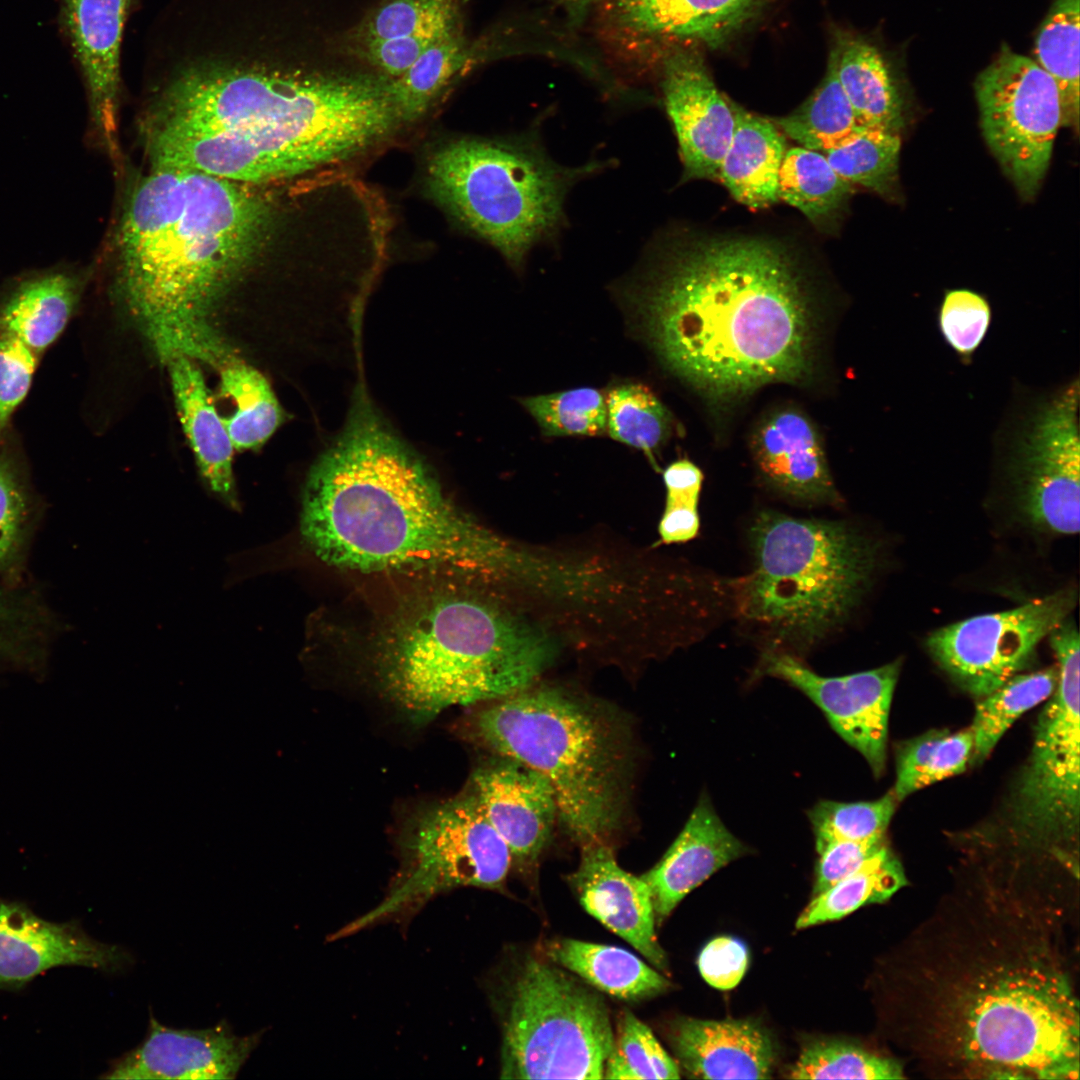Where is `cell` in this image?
<instances>
[{
	"label": "cell",
	"mask_w": 1080,
	"mask_h": 1080,
	"mask_svg": "<svg viewBox=\"0 0 1080 1080\" xmlns=\"http://www.w3.org/2000/svg\"><path fill=\"white\" fill-rule=\"evenodd\" d=\"M1068 899L990 883L942 896L888 962L897 1050L938 1078L1077 1079Z\"/></svg>",
	"instance_id": "1"
},
{
	"label": "cell",
	"mask_w": 1080,
	"mask_h": 1080,
	"mask_svg": "<svg viewBox=\"0 0 1080 1080\" xmlns=\"http://www.w3.org/2000/svg\"><path fill=\"white\" fill-rule=\"evenodd\" d=\"M148 120L152 166L258 185L365 151L401 122L389 79L308 65L263 4L231 0L190 21Z\"/></svg>",
	"instance_id": "2"
},
{
	"label": "cell",
	"mask_w": 1080,
	"mask_h": 1080,
	"mask_svg": "<svg viewBox=\"0 0 1080 1080\" xmlns=\"http://www.w3.org/2000/svg\"><path fill=\"white\" fill-rule=\"evenodd\" d=\"M622 297L674 375L718 402L814 368L817 309L798 261L759 237H677L661 244Z\"/></svg>",
	"instance_id": "3"
},
{
	"label": "cell",
	"mask_w": 1080,
	"mask_h": 1080,
	"mask_svg": "<svg viewBox=\"0 0 1080 1080\" xmlns=\"http://www.w3.org/2000/svg\"><path fill=\"white\" fill-rule=\"evenodd\" d=\"M301 531L321 560L351 570L491 579L512 568L511 551L449 501L362 386L309 472Z\"/></svg>",
	"instance_id": "4"
},
{
	"label": "cell",
	"mask_w": 1080,
	"mask_h": 1080,
	"mask_svg": "<svg viewBox=\"0 0 1080 1080\" xmlns=\"http://www.w3.org/2000/svg\"><path fill=\"white\" fill-rule=\"evenodd\" d=\"M255 185L198 170L152 166L124 208L118 283L162 359L198 358L217 339L210 309L260 253L273 224Z\"/></svg>",
	"instance_id": "5"
},
{
	"label": "cell",
	"mask_w": 1080,
	"mask_h": 1080,
	"mask_svg": "<svg viewBox=\"0 0 1080 1080\" xmlns=\"http://www.w3.org/2000/svg\"><path fill=\"white\" fill-rule=\"evenodd\" d=\"M485 703L464 720V736L542 776L558 818L580 846L608 842L622 824L631 776L624 719L556 688H527Z\"/></svg>",
	"instance_id": "6"
},
{
	"label": "cell",
	"mask_w": 1080,
	"mask_h": 1080,
	"mask_svg": "<svg viewBox=\"0 0 1080 1080\" xmlns=\"http://www.w3.org/2000/svg\"><path fill=\"white\" fill-rule=\"evenodd\" d=\"M547 634L489 603L441 597L404 618L384 641L377 673L384 695L414 724L458 705L527 688L552 663Z\"/></svg>",
	"instance_id": "7"
},
{
	"label": "cell",
	"mask_w": 1080,
	"mask_h": 1080,
	"mask_svg": "<svg viewBox=\"0 0 1080 1080\" xmlns=\"http://www.w3.org/2000/svg\"><path fill=\"white\" fill-rule=\"evenodd\" d=\"M754 556L736 583L741 618L773 646L806 650L838 628L874 570V545L840 521L765 510L749 529Z\"/></svg>",
	"instance_id": "8"
},
{
	"label": "cell",
	"mask_w": 1080,
	"mask_h": 1080,
	"mask_svg": "<svg viewBox=\"0 0 1080 1080\" xmlns=\"http://www.w3.org/2000/svg\"><path fill=\"white\" fill-rule=\"evenodd\" d=\"M600 166H561L521 139H461L433 154L428 179L462 224L520 268L537 243L559 231L570 188Z\"/></svg>",
	"instance_id": "9"
},
{
	"label": "cell",
	"mask_w": 1080,
	"mask_h": 1080,
	"mask_svg": "<svg viewBox=\"0 0 1080 1080\" xmlns=\"http://www.w3.org/2000/svg\"><path fill=\"white\" fill-rule=\"evenodd\" d=\"M502 1034L504 1079H604L614 1043L600 995L533 957L510 985Z\"/></svg>",
	"instance_id": "10"
},
{
	"label": "cell",
	"mask_w": 1080,
	"mask_h": 1080,
	"mask_svg": "<svg viewBox=\"0 0 1080 1080\" xmlns=\"http://www.w3.org/2000/svg\"><path fill=\"white\" fill-rule=\"evenodd\" d=\"M399 840L400 869L386 896L332 935L333 939L406 919L435 896L455 888L499 889L513 863L506 843L465 790L418 808Z\"/></svg>",
	"instance_id": "11"
},
{
	"label": "cell",
	"mask_w": 1080,
	"mask_h": 1080,
	"mask_svg": "<svg viewBox=\"0 0 1080 1080\" xmlns=\"http://www.w3.org/2000/svg\"><path fill=\"white\" fill-rule=\"evenodd\" d=\"M1079 394L1078 375L1048 388L1017 384L992 441L1024 515L1065 535L1080 525Z\"/></svg>",
	"instance_id": "12"
},
{
	"label": "cell",
	"mask_w": 1080,
	"mask_h": 1080,
	"mask_svg": "<svg viewBox=\"0 0 1080 1080\" xmlns=\"http://www.w3.org/2000/svg\"><path fill=\"white\" fill-rule=\"evenodd\" d=\"M1058 681L1035 727L1031 757L1019 779L1013 815L1039 844H1070L1080 813L1079 633L1065 619L1049 634Z\"/></svg>",
	"instance_id": "13"
},
{
	"label": "cell",
	"mask_w": 1080,
	"mask_h": 1080,
	"mask_svg": "<svg viewBox=\"0 0 1080 1080\" xmlns=\"http://www.w3.org/2000/svg\"><path fill=\"white\" fill-rule=\"evenodd\" d=\"M983 137L1023 199L1050 165L1062 108L1056 82L1035 60L1002 44L974 82Z\"/></svg>",
	"instance_id": "14"
},
{
	"label": "cell",
	"mask_w": 1080,
	"mask_h": 1080,
	"mask_svg": "<svg viewBox=\"0 0 1080 1080\" xmlns=\"http://www.w3.org/2000/svg\"><path fill=\"white\" fill-rule=\"evenodd\" d=\"M1062 589L1014 609L978 615L931 633L927 648L962 688L982 698L1027 666L1037 645L1073 610Z\"/></svg>",
	"instance_id": "15"
},
{
	"label": "cell",
	"mask_w": 1080,
	"mask_h": 1080,
	"mask_svg": "<svg viewBox=\"0 0 1080 1080\" xmlns=\"http://www.w3.org/2000/svg\"><path fill=\"white\" fill-rule=\"evenodd\" d=\"M900 666L894 661L867 671L827 677L788 651L768 648L760 671L805 694L879 777L885 769L889 712Z\"/></svg>",
	"instance_id": "16"
},
{
	"label": "cell",
	"mask_w": 1080,
	"mask_h": 1080,
	"mask_svg": "<svg viewBox=\"0 0 1080 1080\" xmlns=\"http://www.w3.org/2000/svg\"><path fill=\"white\" fill-rule=\"evenodd\" d=\"M132 962L128 951L95 940L77 920L51 922L24 902L0 897V990H20L60 966L114 973Z\"/></svg>",
	"instance_id": "17"
},
{
	"label": "cell",
	"mask_w": 1080,
	"mask_h": 1080,
	"mask_svg": "<svg viewBox=\"0 0 1080 1080\" xmlns=\"http://www.w3.org/2000/svg\"><path fill=\"white\" fill-rule=\"evenodd\" d=\"M662 91L684 178H718L735 117L732 103L717 89L701 54L691 48L669 51L662 65Z\"/></svg>",
	"instance_id": "18"
},
{
	"label": "cell",
	"mask_w": 1080,
	"mask_h": 1080,
	"mask_svg": "<svg viewBox=\"0 0 1080 1080\" xmlns=\"http://www.w3.org/2000/svg\"><path fill=\"white\" fill-rule=\"evenodd\" d=\"M263 1030L237 1035L226 1020L205 1029L164 1026L150 1013L143 1041L114 1059L104 1079H234Z\"/></svg>",
	"instance_id": "19"
},
{
	"label": "cell",
	"mask_w": 1080,
	"mask_h": 1080,
	"mask_svg": "<svg viewBox=\"0 0 1080 1080\" xmlns=\"http://www.w3.org/2000/svg\"><path fill=\"white\" fill-rule=\"evenodd\" d=\"M464 790L506 843L512 862L534 866L558 818L547 781L515 760L495 756L473 771Z\"/></svg>",
	"instance_id": "20"
},
{
	"label": "cell",
	"mask_w": 1080,
	"mask_h": 1080,
	"mask_svg": "<svg viewBox=\"0 0 1080 1080\" xmlns=\"http://www.w3.org/2000/svg\"><path fill=\"white\" fill-rule=\"evenodd\" d=\"M581 848L580 863L569 882L583 908L631 944L654 968L667 973L668 959L657 938L646 882L619 866L609 842Z\"/></svg>",
	"instance_id": "21"
},
{
	"label": "cell",
	"mask_w": 1080,
	"mask_h": 1080,
	"mask_svg": "<svg viewBox=\"0 0 1080 1080\" xmlns=\"http://www.w3.org/2000/svg\"><path fill=\"white\" fill-rule=\"evenodd\" d=\"M753 460L765 482L781 494L809 504L837 499L820 432L801 410H773L751 437Z\"/></svg>",
	"instance_id": "22"
},
{
	"label": "cell",
	"mask_w": 1080,
	"mask_h": 1080,
	"mask_svg": "<svg viewBox=\"0 0 1080 1080\" xmlns=\"http://www.w3.org/2000/svg\"><path fill=\"white\" fill-rule=\"evenodd\" d=\"M770 0H613L611 26L629 42L695 41L710 48L728 42Z\"/></svg>",
	"instance_id": "23"
},
{
	"label": "cell",
	"mask_w": 1080,
	"mask_h": 1080,
	"mask_svg": "<svg viewBox=\"0 0 1080 1080\" xmlns=\"http://www.w3.org/2000/svg\"><path fill=\"white\" fill-rule=\"evenodd\" d=\"M133 0H60L61 19L88 91L93 121L112 146L122 34Z\"/></svg>",
	"instance_id": "24"
},
{
	"label": "cell",
	"mask_w": 1080,
	"mask_h": 1080,
	"mask_svg": "<svg viewBox=\"0 0 1080 1080\" xmlns=\"http://www.w3.org/2000/svg\"><path fill=\"white\" fill-rule=\"evenodd\" d=\"M668 1041L686 1076L700 1079H768L776 1063L769 1033L749 1020L676 1019Z\"/></svg>",
	"instance_id": "25"
},
{
	"label": "cell",
	"mask_w": 1080,
	"mask_h": 1080,
	"mask_svg": "<svg viewBox=\"0 0 1080 1080\" xmlns=\"http://www.w3.org/2000/svg\"><path fill=\"white\" fill-rule=\"evenodd\" d=\"M748 852L721 821L709 797L702 794L660 861L641 875L651 893L656 925H661L693 889Z\"/></svg>",
	"instance_id": "26"
},
{
	"label": "cell",
	"mask_w": 1080,
	"mask_h": 1080,
	"mask_svg": "<svg viewBox=\"0 0 1080 1080\" xmlns=\"http://www.w3.org/2000/svg\"><path fill=\"white\" fill-rule=\"evenodd\" d=\"M163 360L168 364L177 412L200 474L213 493L237 509L232 467L235 448L224 417L218 414L204 377L191 357L172 353Z\"/></svg>",
	"instance_id": "27"
},
{
	"label": "cell",
	"mask_w": 1080,
	"mask_h": 1080,
	"mask_svg": "<svg viewBox=\"0 0 1080 1080\" xmlns=\"http://www.w3.org/2000/svg\"><path fill=\"white\" fill-rule=\"evenodd\" d=\"M830 56L858 124L900 134L905 123L904 94L896 72L880 49L861 37L839 31Z\"/></svg>",
	"instance_id": "28"
},
{
	"label": "cell",
	"mask_w": 1080,
	"mask_h": 1080,
	"mask_svg": "<svg viewBox=\"0 0 1080 1080\" xmlns=\"http://www.w3.org/2000/svg\"><path fill=\"white\" fill-rule=\"evenodd\" d=\"M735 126L718 178L743 205L767 208L779 200V170L786 152L776 124L732 103Z\"/></svg>",
	"instance_id": "29"
},
{
	"label": "cell",
	"mask_w": 1080,
	"mask_h": 1080,
	"mask_svg": "<svg viewBox=\"0 0 1080 1080\" xmlns=\"http://www.w3.org/2000/svg\"><path fill=\"white\" fill-rule=\"evenodd\" d=\"M79 277L46 272L19 282L0 303V331L41 354L62 334L78 304Z\"/></svg>",
	"instance_id": "30"
},
{
	"label": "cell",
	"mask_w": 1080,
	"mask_h": 1080,
	"mask_svg": "<svg viewBox=\"0 0 1080 1080\" xmlns=\"http://www.w3.org/2000/svg\"><path fill=\"white\" fill-rule=\"evenodd\" d=\"M545 955L596 989L622 1000L651 998L671 987L659 970L619 947L564 938L547 943Z\"/></svg>",
	"instance_id": "31"
},
{
	"label": "cell",
	"mask_w": 1080,
	"mask_h": 1080,
	"mask_svg": "<svg viewBox=\"0 0 1080 1080\" xmlns=\"http://www.w3.org/2000/svg\"><path fill=\"white\" fill-rule=\"evenodd\" d=\"M61 622L32 581L0 580V674L39 673L46 666Z\"/></svg>",
	"instance_id": "32"
},
{
	"label": "cell",
	"mask_w": 1080,
	"mask_h": 1080,
	"mask_svg": "<svg viewBox=\"0 0 1080 1080\" xmlns=\"http://www.w3.org/2000/svg\"><path fill=\"white\" fill-rule=\"evenodd\" d=\"M45 506L26 471L7 449L0 448V580L12 586L31 579L32 546Z\"/></svg>",
	"instance_id": "33"
},
{
	"label": "cell",
	"mask_w": 1080,
	"mask_h": 1080,
	"mask_svg": "<svg viewBox=\"0 0 1080 1080\" xmlns=\"http://www.w3.org/2000/svg\"><path fill=\"white\" fill-rule=\"evenodd\" d=\"M220 374L221 392L236 406L224 418L234 448L262 446L285 419L284 411L267 379L255 368L225 352L214 363Z\"/></svg>",
	"instance_id": "34"
},
{
	"label": "cell",
	"mask_w": 1080,
	"mask_h": 1080,
	"mask_svg": "<svg viewBox=\"0 0 1080 1080\" xmlns=\"http://www.w3.org/2000/svg\"><path fill=\"white\" fill-rule=\"evenodd\" d=\"M1080 0H1053L1034 43L1035 61L1057 84L1062 126L1079 127Z\"/></svg>",
	"instance_id": "35"
},
{
	"label": "cell",
	"mask_w": 1080,
	"mask_h": 1080,
	"mask_svg": "<svg viewBox=\"0 0 1080 1080\" xmlns=\"http://www.w3.org/2000/svg\"><path fill=\"white\" fill-rule=\"evenodd\" d=\"M475 48L469 45L462 25L430 44L397 79L391 89L401 121L423 115L448 84L472 63Z\"/></svg>",
	"instance_id": "36"
},
{
	"label": "cell",
	"mask_w": 1080,
	"mask_h": 1080,
	"mask_svg": "<svg viewBox=\"0 0 1080 1080\" xmlns=\"http://www.w3.org/2000/svg\"><path fill=\"white\" fill-rule=\"evenodd\" d=\"M906 883L902 864L886 845L856 871L813 896L795 926L803 929L841 919L862 906L888 900Z\"/></svg>",
	"instance_id": "37"
},
{
	"label": "cell",
	"mask_w": 1080,
	"mask_h": 1080,
	"mask_svg": "<svg viewBox=\"0 0 1080 1080\" xmlns=\"http://www.w3.org/2000/svg\"><path fill=\"white\" fill-rule=\"evenodd\" d=\"M801 147L825 153L853 135L860 125L829 55L826 73L813 93L792 113L773 121Z\"/></svg>",
	"instance_id": "38"
},
{
	"label": "cell",
	"mask_w": 1080,
	"mask_h": 1080,
	"mask_svg": "<svg viewBox=\"0 0 1080 1080\" xmlns=\"http://www.w3.org/2000/svg\"><path fill=\"white\" fill-rule=\"evenodd\" d=\"M853 192L826 156L804 147L786 150L780 170L778 196L812 222L835 216Z\"/></svg>",
	"instance_id": "39"
},
{
	"label": "cell",
	"mask_w": 1080,
	"mask_h": 1080,
	"mask_svg": "<svg viewBox=\"0 0 1080 1080\" xmlns=\"http://www.w3.org/2000/svg\"><path fill=\"white\" fill-rule=\"evenodd\" d=\"M1058 681V668L1016 674L999 688L982 697L970 727L973 750L970 760L983 761L1003 734L1022 714L1051 696Z\"/></svg>",
	"instance_id": "40"
},
{
	"label": "cell",
	"mask_w": 1080,
	"mask_h": 1080,
	"mask_svg": "<svg viewBox=\"0 0 1080 1080\" xmlns=\"http://www.w3.org/2000/svg\"><path fill=\"white\" fill-rule=\"evenodd\" d=\"M973 750L970 728L950 733L930 730L902 744L896 756L897 801L928 785L962 773Z\"/></svg>",
	"instance_id": "41"
},
{
	"label": "cell",
	"mask_w": 1080,
	"mask_h": 1080,
	"mask_svg": "<svg viewBox=\"0 0 1080 1080\" xmlns=\"http://www.w3.org/2000/svg\"><path fill=\"white\" fill-rule=\"evenodd\" d=\"M460 8V0H384L347 31L339 43L442 35L462 25Z\"/></svg>",
	"instance_id": "42"
},
{
	"label": "cell",
	"mask_w": 1080,
	"mask_h": 1080,
	"mask_svg": "<svg viewBox=\"0 0 1080 1080\" xmlns=\"http://www.w3.org/2000/svg\"><path fill=\"white\" fill-rule=\"evenodd\" d=\"M900 149L899 133L860 126L848 139L823 154L831 167L851 184L888 194L897 182Z\"/></svg>",
	"instance_id": "43"
},
{
	"label": "cell",
	"mask_w": 1080,
	"mask_h": 1080,
	"mask_svg": "<svg viewBox=\"0 0 1080 1080\" xmlns=\"http://www.w3.org/2000/svg\"><path fill=\"white\" fill-rule=\"evenodd\" d=\"M606 408L609 435L650 456L671 436V412L645 385H616L607 394Z\"/></svg>",
	"instance_id": "44"
},
{
	"label": "cell",
	"mask_w": 1080,
	"mask_h": 1080,
	"mask_svg": "<svg viewBox=\"0 0 1080 1080\" xmlns=\"http://www.w3.org/2000/svg\"><path fill=\"white\" fill-rule=\"evenodd\" d=\"M904 1066L855 1044L822 1040L809 1043L789 1071L791 1079H903Z\"/></svg>",
	"instance_id": "45"
},
{
	"label": "cell",
	"mask_w": 1080,
	"mask_h": 1080,
	"mask_svg": "<svg viewBox=\"0 0 1080 1080\" xmlns=\"http://www.w3.org/2000/svg\"><path fill=\"white\" fill-rule=\"evenodd\" d=\"M680 1067L651 1029L632 1012L622 1011L604 1079H679Z\"/></svg>",
	"instance_id": "46"
},
{
	"label": "cell",
	"mask_w": 1080,
	"mask_h": 1080,
	"mask_svg": "<svg viewBox=\"0 0 1080 1080\" xmlns=\"http://www.w3.org/2000/svg\"><path fill=\"white\" fill-rule=\"evenodd\" d=\"M545 436H595L606 430L602 392L581 387L521 399Z\"/></svg>",
	"instance_id": "47"
},
{
	"label": "cell",
	"mask_w": 1080,
	"mask_h": 1080,
	"mask_svg": "<svg viewBox=\"0 0 1080 1080\" xmlns=\"http://www.w3.org/2000/svg\"><path fill=\"white\" fill-rule=\"evenodd\" d=\"M896 802L893 791L874 801L817 802L808 811L815 848L833 841H861L885 835Z\"/></svg>",
	"instance_id": "48"
},
{
	"label": "cell",
	"mask_w": 1080,
	"mask_h": 1080,
	"mask_svg": "<svg viewBox=\"0 0 1080 1080\" xmlns=\"http://www.w3.org/2000/svg\"><path fill=\"white\" fill-rule=\"evenodd\" d=\"M991 321L988 300L969 289L947 291L937 313V326L944 342L964 365L972 362Z\"/></svg>",
	"instance_id": "49"
},
{
	"label": "cell",
	"mask_w": 1080,
	"mask_h": 1080,
	"mask_svg": "<svg viewBox=\"0 0 1080 1080\" xmlns=\"http://www.w3.org/2000/svg\"><path fill=\"white\" fill-rule=\"evenodd\" d=\"M666 501L659 522V535L665 544L684 543L699 531V495L702 471L690 460L679 459L663 471Z\"/></svg>",
	"instance_id": "50"
},
{
	"label": "cell",
	"mask_w": 1080,
	"mask_h": 1080,
	"mask_svg": "<svg viewBox=\"0 0 1080 1080\" xmlns=\"http://www.w3.org/2000/svg\"><path fill=\"white\" fill-rule=\"evenodd\" d=\"M40 355L15 336L0 331V443L10 418L26 397Z\"/></svg>",
	"instance_id": "51"
},
{
	"label": "cell",
	"mask_w": 1080,
	"mask_h": 1080,
	"mask_svg": "<svg viewBox=\"0 0 1080 1080\" xmlns=\"http://www.w3.org/2000/svg\"><path fill=\"white\" fill-rule=\"evenodd\" d=\"M443 35H411L361 43H339V50L368 64L378 74L394 80L400 77L430 44Z\"/></svg>",
	"instance_id": "52"
},
{
	"label": "cell",
	"mask_w": 1080,
	"mask_h": 1080,
	"mask_svg": "<svg viewBox=\"0 0 1080 1080\" xmlns=\"http://www.w3.org/2000/svg\"><path fill=\"white\" fill-rule=\"evenodd\" d=\"M887 845L885 835L867 840H840L816 848L813 896H816L856 871L864 862Z\"/></svg>",
	"instance_id": "53"
},
{
	"label": "cell",
	"mask_w": 1080,
	"mask_h": 1080,
	"mask_svg": "<svg viewBox=\"0 0 1080 1080\" xmlns=\"http://www.w3.org/2000/svg\"><path fill=\"white\" fill-rule=\"evenodd\" d=\"M697 964L701 976L709 985L729 990L739 984L746 972L748 950L736 938L717 937L701 950Z\"/></svg>",
	"instance_id": "54"
},
{
	"label": "cell",
	"mask_w": 1080,
	"mask_h": 1080,
	"mask_svg": "<svg viewBox=\"0 0 1080 1080\" xmlns=\"http://www.w3.org/2000/svg\"><path fill=\"white\" fill-rule=\"evenodd\" d=\"M567 11L573 20L581 19L585 13L601 0H553Z\"/></svg>",
	"instance_id": "55"
}]
</instances>
